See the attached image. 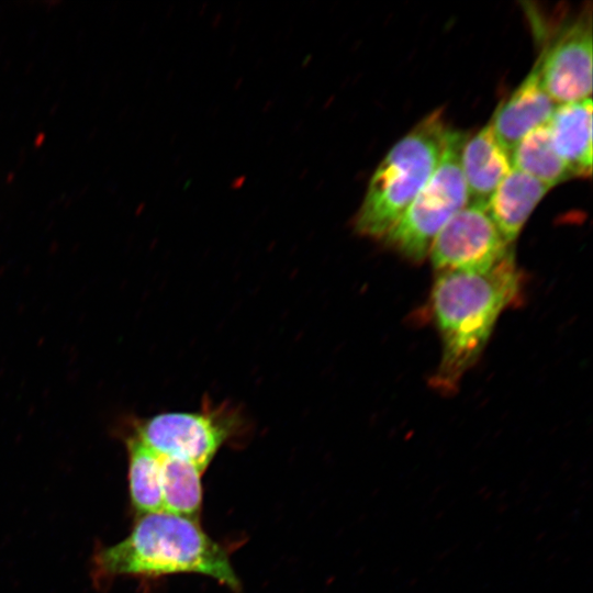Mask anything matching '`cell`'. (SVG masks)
<instances>
[{"label":"cell","instance_id":"obj_10","mask_svg":"<svg viewBox=\"0 0 593 593\" xmlns=\"http://www.w3.org/2000/svg\"><path fill=\"white\" fill-rule=\"evenodd\" d=\"M551 144L573 178L592 174V99L557 104L547 122Z\"/></svg>","mask_w":593,"mask_h":593},{"label":"cell","instance_id":"obj_4","mask_svg":"<svg viewBox=\"0 0 593 593\" xmlns=\"http://www.w3.org/2000/svg\"><path fill=\"white\" fill-rule=\"evenodd\" d=\"M467 136L461 131L448 128L435 171L381 239L411 261H423L439 231L467 205V189L460 164Z\"/></svg>","mask_w":593,"mask_h":593},{"label":"cell","instance_id":"obj_11","mask_svg":"<svg viewBox=\"0 0 593 593\" xmlns=\"http://www.w3.org/2000/svg\"><path fill=\"white\" fill-rule=\"evenodd\" d=\"M551 188L513 168L485 205V212L504 239L513 244L534 209Z\"/></svg>","mask_w":593,"mask_h":593},{"label":"cell","instance_id":"obj_6","mask_svg":"<svg viewBox=\"0 0 593 593\" xmlns=\"http://www.w3.org/2000/svg\"><path fill=\"white\" fill-rule=\"evenodd\" d=\"M512 253L485 210L466 205L436 235L428 257L437 272H486Z\"/></svg>","mask_w":593,"mask_h":593},{"label":"cell","instance_id":"obj_9","mask_svg":"<svg viewBox=\"0 0 593 593\" xmlns=\"http://www.w3.org/2000/svg\"><path fill=\"white\" fill-rule=\"evenodd\" d=\"M467 205L485 209L491 195L513 169L511 154L495 136L490 122L467 136L460 155Z\"/></svg>","mask_w":593,"mask_h":593},{"label":"cell","instance_id":"obj_1","mask_svg":"<svg viewBox=\"0 0 593 593\" xmlns=\"http://www.w3.org/2000/svg\"><path fill=\"white\" fill-rule=\"evenodd\" d=\"M521 281L514 253L486 272H437L430 292L443 344L436 388L451 391L477 362L500 315L517 298Z\"/></svg>","mask_w":593,"mask_h":593},{"label":"cell","instance_id":"obj_2","mask_svg":"<svg viewBox=\"0 0 593 593\" xmlns=\"http://www.w3.org/2000/svg\"><path fill=\"white\" fill-rule=\"evenodd\" d=\"M93 561L102 580L195 573L213 578L233 591L240 588L225 548L198 521L166 511L141 515L125 539L100 550Z\"/></svg>","mask_w":593,"mask_h":593},{"label":"cell","instance_id":"obj_3","mask_svg":"<svg viewBox=\"0 0 593 593\" xmlns=\"http://www.w3.org/2000/svg\"><path fill=\"white\" fill-rule=\"evenodd\" d=\"M448 126L441 109L417 122L373 171L354 220L355 231L382 239L435 171Z\"/></svg>","mask_w":593,"mask_h":593},{"label":"cell","instance_id":"obj_7","mask_svg":"<svg viewBox=\"0 0 593 593\" xmlns=\"http://www.w3.org/2000/svg\"><path fill=\"white\" fill-rule=\"evenodd\" d=\"M231 430L214 412H172L142 422L136 437L158 456L184 460L205 471Z\"/></svg>","mask_w":593,"mask_h":593},{"label":"cell","instance_id":"obj_12","mask_svg":"<svg viewBox=\"0 0 593 593\" xmlns=\"http://www.w3.org/2000/svg\"><path fill=\"white\" fill-rule=\"evenodd\" d=\"M159 457L164 511L198 521L204 471L184 460Z\"/></svg>","mask_w":593,"mask_h":593},{"label":"cell","instance_id":"obj_13","mask_svg":"<svg viewBox=\"0 0 593 593\" xmlns=\"http://www.w3.org/2000/svg\"><path fill=\"white\" fill-rule=\"evenodd\" d=\"M511 158L513 168L550 188L573 178L551 144L547 123L527 133L513 149Z\"/></svg>","mask_w":593,"mask_h":593},{"label":"cell","instance_id":"obj_5","mask_svg":"<svg viewBox=\"0 0 593 593\" xmlns=\"http://www.w3.org/2000/svg\"><path fill=\"white\" fill-rule=\"evenodd\" d=\"M592 11L583 8L563 21L542 46L537 61L541 83L560 104L591 98Z\"/></svg>","mask_w":593,"mask_h":593},{"label":"cell","instance_id":"obj_8","mask_svg":"<svg viewBox=\"0 0 593 593\" xmlns=\"http://www.w3.org/2000/svg\"><path fill=\"white\" fill-rule=\"evenodd\" d=\"M557 104L541 83L536 60L521 83L500 103L490 124L512 156L513 149L527 133L549 121Z\"/></svg>","mask_w":593,"mask_h":593},{"label":"cell","instance_id":"obj_14","mask_svg":"<svg viewBox=\"0 0 593 593\" xmlns=\"http://www.w3.org/2000/svg\"><path fill=\"white\" fill-rule=\"evenodd\" d=\"M131 503L139 515L164 511L160 457L136 436L127 441Z\"/></svg>","mask_w":593,"mask_h":593}]
</instances>
